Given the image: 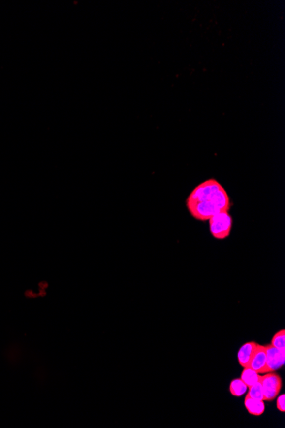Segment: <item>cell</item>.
<instances>
[{
    "mask_svg": "<svg viewBox=\"0 0 285 428\" xmlns=\"http://www.w3.org/2000/svg\"><path fill=\"white\" fill-rule=\"evenodd\" d=\"M190 216L206 222L218 213L229 211L232 206L231 198L218 180L208 179L193 189L186 201Z\"/></svg>",
    "mask_w": 285,
    "mask_h": 428,
    "instance_id": "obj_1",
    "label": "cell"
},
{
    "mask_svg": "<svg viewBox=\"0 0 285 428\" xmlns=\"http://www.w3.org/2000/svg\"><path fill=\"white\" fill-rule=\"evenodd\" d=\"M209 231L216 239L223 240L231 234L233 219L229 211L218 213L208 220Z\"/></svg>",
    "mask_w": 285,
    "mask_h": 428,
    "instance_id": "obj_2",
    "label": "cell"
},
{
    "mask_svg": "<svg viewBox=\"0 0 285 428\" xmlns=\"http://www.w3.org/2000/svg\"><path fill=\"white\" fill-rule=\"evenodd\" d=\"M259 382L261 384L264 401L271 402L276 399L282 389L283 382L281 377L275 372H270L261 375Z\"/></svg>",
    "mask_w": 285,
    "mask_h": 428,
    "instance_id": "obj_3",
    "label": "cell"
},
{
    "mask_svg": "<svg viewBox=\"0 0 285 428\" xmlns=\"http://www.w3.org/2000/svg\"><path fill=\"white\" fill-rule=\"evenodd\" d=\"M266 353V371L276 372L285 366V352L273 347L271 344L265 345Z\"/></svg>",
    "mask_w": 285,
    "mask_h": 428,
    "instance_id": "obj_4",
    "label": "cell"
},
{
    "mask_svg": "<svg viewBox=\"0 0 285 428\" xmlns=\"http://www.w3.org/2000/svg\"><path fill=\"white\" fill-rule=\"evenodd\" d=\"M248 367L252 368L259 374H265L266 371V353L265 345H257L256 350L253 353V357L250 360Z\"/></svg>",
    "mask_w": 285,
    "mask_h": 428,
    "instance_id": "obj_5",
    "label": "cell"
},
{
    "mask_svg": "<svg viewBox=\"0 0 285 428\" xmlns=\"http://www.w3.org/2000/svg\"><path fill=\"white\" fill-rule=\"evenodd\" d=\"M257 345L258 344L254 341L247 342L242 345V347L237 352V361L241 367H248L254 351L256 350Z\"/></svg>",
    "mask_w": 285,
    "mask_h": 428,
    "instance_id": "obj_6",
    "label": "cell"
},
{
    "mask_svg": "<svg viewBox=\"0 0 285 428\" xmlns=\"http://www.w3.org/2000/svg\"><path fill=\"white\" fill-rule=\"evenodd\" d=\"M245 409L250 415L259 416L265 412V403L261 400L253 399L250 396H247L244 399Z\"/></svg>",
    "mask_w": 285,
    "mask_h": 428,
    "instance_id": "obj_7",
    "label": "cell"
},
{
    "mask_svg": "<svg viewBox=\"0 0 285 428\" xmlns=\"http://www.w3.org/2000/svg\"><path fill=\"white\" fill-rule=\"evenodd\" d=\"M261 374L257 373L255 371L253 370L250 367H244V370L241 374V380L244 381V383L246 384L248 387L253 386L254 384L259 382L260 380Z\"/></svg>",
    "mask_w": 285,
    "mask_h": 428,
    "instance_id": "obj_8",
    "label": "cell"
},
{
    "mask_svg": "<svg viewBox=\"0 0 285 428\" xmlns=\"http://www.w3.org/2000/svg\"><path fill=\"white\" fill-rule=\"evenodd\" d=\"M248 387L240 378L234 379L230 383V393L234 396H242L246 393Z\"/></svg>",
    "mask_w": 285,
    "mask_h": 428,
    "instance_id": "obj_9",
    "label": "cell"
},
{
    "mask_svg": "<svg viewBox=\"0 0 285 428\" xmlns=\"http://www.w3.org/2000/svg\"><path fill=\"white\" fill-rule=\"evenodd\" d=\"M271 345L282 352H285V330L278 331L272 338Z\"/></svg>",
    "mask_w": 285,
    "mask_h": 428,
    "instance_id": "obj_10",
    "label": "cell"
},
{
    "mask_svg": "<svg viewBox=\"0 0 285 428\" xmlns=\"http://www.w3.org/2000/svg\"><path fill=\"white\" fill-rule=\"evenodd\" d=\"M248 388H249V391H248L247 396H250V397H252L253 399L264 401L262 387H261V384H260L259 381L253 385V386L248 387Z\"/></svg>",
    "mask_w": 285,
    "mask_h": 428,
    "instance_id": "obj_11",
    "label": "cell"
},
{
    "mask_svg": "<svg viewBox=\"0 0 285 428\" xmlns=\"http://www.w3.org/2000/svg\"><path fill=\"white\" fill-rule=\"evenodd\" d=\"M277 409L278 410H279L280 412L285 413V394H282V395H280V396H278L277 397Z\"/></svg>",
    "mask_w": 285,
    "mask_h": 428,
    "instance_id": "obj_12",
    "label": "cell"
}]
</instances>
